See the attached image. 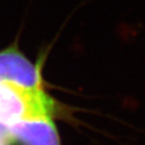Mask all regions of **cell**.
<instances>
[{
	"mask_svg": "<svg viewBox=\"0 0 145 145\" xmlns=\"http://www.w3.org/2000/svg\"><path fill=\"white\" fill-rule=\"evenodd\" d=\"M54 111V100L46 94L30 93L0 81V128L27 117L50 115Z\"/></svg>",
	"mask_w": 145,
	"mask_h": 145,
	"instance_id": "1",
	"label": "cell"
},
{
	"mask_svg": "<svg viewBox=\"0 0 145 145\" xmlns=\"http://www.w3.org/2000/svg\"><path fill=\"white\" fill-rule=\"evenodd\" d=\"M8 140H9V139H8V137L6 136L5 130L0 128V145H5Z\"/></svg>",
	"mask_w": 145,
	"mask_h": 145,
	"instance_id": "4",
	"label": "cell"
},
{
	"mask_svg": "<svg viewBox=\"0 0 145 145\" xmlns=\"http://www.w3.org/2000/svg\"><path fill=\"white\" fill-rule=\"evenodd\" d=\"M42 61L32 63L16 42L0 50V81L30 93L45 92Z\"/></svg>",
	"mask_w": 145,
	"mask_h": 145,
	"instance_id": "2",
	"label": "cell"
},
{
	"mask_svg": "<svg viewBox=\"0 0 145 145\" xmlns=\"http://www.w3.org/2000/svg\"><path fill=\"white\" fill-rule=\"evenodd\" d=\"M9 140L19 145H61L57 127L50 115L27 117L5 128Z\"/></svg>",
	"mask_w": 145,
	"mask_h": 145,
	"instance_id": "3",
	"label": "cell"
}]
</instances>
